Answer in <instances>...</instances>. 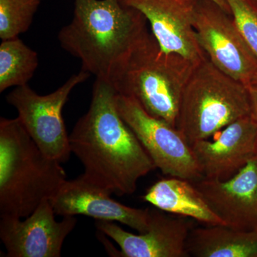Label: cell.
<instances>
[{"instance_id": "obj_6", "label": "cell", "mask_w": 257, "mask_h": 257, "mask_svg": "<svg viewBox=\"0 0 257 257\" xmlns=\"http://www.w3.org/2000/svg\"><path fill=\"white\" fill-rule=\"evenodd\" d=\"M90 75L81 70L47 95H40L27 84L15 87L6 96L8 104L17 109L19 120L39 148L60 163L67 162L72 152L62 109L74 88Z\"/></svg>"}, {"instance_id": "obj_18", "label": "cell", "mask_w": 257, "mask_h": 257, "mask_svg": "<svg viewBox=\"0 0 257 257\" xmlns=\"http://www.w3.org/2000/svg\"><path fill=\"white\" fill-rule=\"evenodd\" d=\"M43 0H0V38L18 37L28 31Z\"/></svg>"}, {"instance_id": "obj_22", "label": "cell", "mask_w": 257, "mask_h": 257, "mask_svg": "<svg viewBox=\"0 0 257 257\" xmlns=\"http://www.w3.org/2000/svg\"><path fill=\"white\" fill-rule=\"evenodd\" d=\"M256 156H257V135H256Z\"/></svg>"}, {"instance_id": "obj_15", "label": "cell", "mask_w": 257, "mask_h": 257, "mask_svg": "<svg viewBox=\"0 0 257 257\" xmlns=\"http://www.w3.org/2000/svg\"><path fill=\"white\" fill-rule=\"evenodd\" d=\"M142 198L169 214L191 218L207 225H224L194 184L187 179L175 177L160 179Z\"/></svg>"}, {"instance_id": "obj_19", "label": "cell", "mask_w": 257, "mask_h": 257, "mask_svg": "<svg viewBox=\"0 0 257 257\" xmlns=\"http://www.w3.org/2000/svg\"><path fill=\"white\" fill-rule=\"evenodd\" d=\"M231 18L257 57V0H226Z\"/></svg>"}, {"instance_id": "obj_7", "label": "cell", "mask_w": 257, "mask_h": 257, "mask_svg": "<svg viewBox=\"0 0 257 257\" xmlns=\"http://www.w3.org/2000/svg\"><path fill=\"white\" fill-rule=\"evenodd\" d=\"M116 109L164 175L196 182L204 178L192 147L177 127L147 112L135 98L116 94Z\"/></svg>"}, {"instance_id": "obj_10", "label": "cell", "mask_w": 257, "mask_h": 257, "mask_svg": "<svg viewBox=\"0 0 257 257\" xmlns=\"http://www.w3.org/2000/svg\"><path fill=\"white\" fill-rule=\"evenodd\" d=\"M146 18L162 50L177 54L199 64L207 55L199 45L194 28L198 0H119Z\"/></svg>"}, {"instance_id": "obj_1", "label": "cell", "mask_w": 257, "mask_h": 257, "mask_svg": "<svg viewBox=\"0 0 257 257\" xmlns=\"http://www.w3.org/2000/svg\"><path fill=\"white\" fill-rule=\"evenodd\" d=\"M116 94L111 84L96 79L90 106L69 135V145L86 179L122 196L133 194L139 179L157 167L119 114Z\"/></svg>"}, {"instance_id": "obj_20", "label": "cell", "mask_w": 257, "mask_h": 257, "mask_svg": "<svg viewBox=\"0 0 257 257\" xmlns=\"http://www.w3.org/2000/svg\"><path fill=\"white\" fill-rule=\"evenodd\" d=\"M249 94L250 106H251V119L257 124V83L248 87Z\"/></svg>"}, {"instance_id": "obj_12", "label": "cell", "mask_w": 257, "mask_h": 257, "mask_svg": "<svg viewBox=\"0 0 257 257\" xmlns=\"http://www.w3.org/2000/svg\"><path fill=\"white\" fill-rule=\"evenodd\" d=\"M111 194L82 175L66 181L50 201L56 215H85L96 220L116 221L140 233L147 231L150 208L127 207L113 199Z\"/></svg>"}, {"instance_id": "obj_2", "label": "cell", "mask_w": 257, "mask_h": 257, "mask_svg": "<svg viewBox=\"0 0 257 257\" xmlns=\"http://www.w3.org/2000/svg\"><path fill=\"white\" fill-rule=\"evenodd\" d=\"M73 18L58 34L61 47L82 70L114 87L149 30L146 18L119 0H74Z\"/></svg>"}, {"instance_id": "obj_11", "label": "cell", "mask_w": 257, "mask_h": 257, "mask_svg": "<svg viewBox=\"0 0 257 257\" xmlns=\"http://www.w3.org/2000/svg\"><path fill=\"white\" fill-rule=\"evenodd\" d=\"M193 223L184 216H172L157 208H150L149 227L145 233L134 234L113 221L96 220L103 234L117 243L116 256H189L187 241Z\"/></svg>"}, {"instance_id": "obj_3", "label": "cell", "mask_w": 257, "mask_h": 257, "mask_svg": "<svg viewBox=\"0 0 257 257\" xmlns=\"http://www.w3.org/2000/svg\"><path fill=\"white\" fill-rule=\"evenodd\" d=\"M57 160L45 155L18 118L0 119V216L26 218L67 181Z\"/></svg>"}, {"instance_id": "obj_9", "label": "cell", "mask_w": 257, "mask_h": 257, "mask_svg": "<svg viewBox=\"0 0 257 257\" xmlns=\"http://www.w3.org/2000/svg\"><path fill=\"white\" fill-rule=\"evenodd\" d=\"M52 203L43 201L25 220L0 216V239L8 257H60L66 237L74 229L77 219L64 216L56 221Z\"/></svg>"}, {"instance_id": "obj_8", "label": "cell", "mask_w": 257, "mask_h": 257, "mask_svg": "<svg viewBox=\"0 0 257 257\" xmlns=\"http://www.w3.org/2000/svg\"><path fill=\"white\" fill-rule=\"evenodd\" d=\"M194 28L199 45L218 69L246 87L257 83V57L231 15L213 0H198Z\"/></svg>"}, {"instance_id": "obj_16", "label": "cell", "mask_w": 257, "mask_h": 257, "mask_svg": "<svg viewBox=\"0 0 257 257\" xmlns=\"http://www.w3.org/2000/svg\"><path fill=\"white\" fill-rule=\"evenodd\" d=\"M187 250L189 256L196 257H257V230L221 224L192 228Z\"/></svg>"}, {"instance_id": "obj_17", "label": "cell", "mask_w": 257, "mask_h": 257, "mask_svg": "<svg viewBox=\"0 0 257 257\" xmlns=\"http://www.w3.org/2000/svg\"><path fill=\"white\" fill-rule=\"evenodd\" d=\"M39 65L38 54L18 37L0 45V92L28 84Z\"/></svg>"}, {"instance_id": "obj_14", "label": "cell", "mask_w": 257, "mask_h": 257, "mask_svg": "<svg viewBox=\"0 0 257 257\" xmlns=\"http://www.w3.org/2000/svg\"><path fill=\"white\" fill-rule=\"evenodd\" d=\"M257 124L251 116L241 118L211 138L192 145L205 178L225 180L256 155Z\"/></svg>"}, {"instance_id": "obj_23", "label": "cell", "mask_w": 257, "mask_h": 257, "mask_svg": "<svg viewBox=\"0 0 257 257\" xmlns=\"http://www.w3.org/2000/svg\"><path fill=\"white\" fill-rule=\"evenodd\" d=\"M256 229L257 230V228H256Z\"/></svg>"}, {"instance_id": "obj_5", "label": "cell", "mask_w": 257, "mask_h": 257, "mask_svg": "<svg viewBox=\"0 0 257 257\" xmlns=\"http://www.w3.org/2000/svg\"><path fill=\"white\" fill-rule=\"evenodd\" d=\"M250 114L248 88L207 57L196 66L184 87L176 127L192 147Z\"/></svg>"}, {"instance_id": "obj_4", "label": "cell", "mask_w": 257, "mask_h": 257, "mask_svg": "<svg viewBox=\"0 0 257 257\" xmlns=\"http://www.w3.org/2000/svg\"><path fill=\"white\" fill-rule=\"evenodd\" d=\"M196 66L162 50L149 31L134 49L114 87L118 94L135 98L148 114L176 127L184 87Z\"/></svg>"}, {"instance_id": "obj_21", "label": "cell", "mask_w": 257, "mask_h": 257, "mask_svg": "<svg viewBox=\"0 0 257 257\" xmlns=\"http://www.w3.org/2000/svg\"><path fill=\"white\" fill-rule=\"evenodd\" d=\"M213 1L216 3V4L219 5L225 12L228 13V14L231 15V11H230L229 5H228L226 0H213Z\"/></svg>"}, {"instance_id": "obj_13", "label": "cell", "mask_w": 257, "mask_h": 257, "mask_svg": "<svg viewBox=\"0 0 257 257\" xmlns=\"http://www.w3.org/2000/svg\"><path fill=\"white\" fill-rule=\"evenodd\" d=\"M225 226L238 230L257 228V156L230 178H202L194 182Z\"/></svg>"}]
</instances>
